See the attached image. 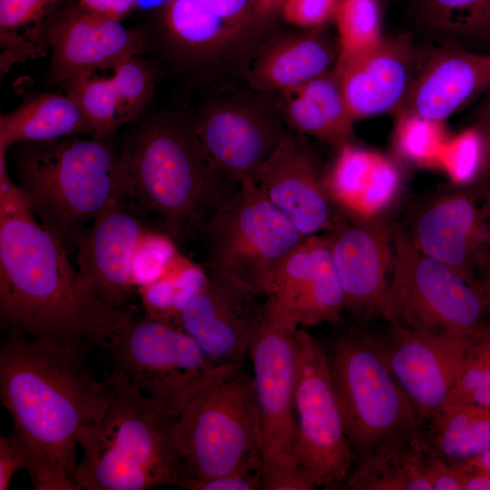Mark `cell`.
<instances>
[{"instance_id":"cell-28","label":"cell","mask_w":490,"mask_h":490,"mask_svg":"<svg viewBox=\"0 0 490 490\" xmlns=\"http://www.w3.org/2000/svg\"><path fill=\"white\" fill-rule=\"evenodd\" d=\"M71 136H93V132L77 102L64 92L31 94L16 109L0 116L2 151L20 142Z\"/></svg>"},{"instance_id":"cell-42","label":"cell","mask_w":490,"mask_h":490,"mask_svg":"<svg viewBox=\"0 0 490 490\" xmlns=\"http://www.w3.org/2000/svg\"><path fill=\"white\" fill-rule=\"evenodd\" d=\"M262 486L261 471H241L206 479H187L181 488L190 490H257Z\"/></svg>"},{"instance_id":"cell-14","label":"cell","mask_w":490,"mask_h":490,"mask_svg":"<svg viewBox=\"0 0 490 490\" xmlns=\"http://www.w3.org/2000/svg\"><path fill=\"white\" fill-rule=\"evenodd\" d=\"M190 114L210 162L236 183L249 179L294 132L272 93L250 88L206 96Z\"/></svg>"},{"instance_id":"cell-2","label":"cell","mask_w":490,"mask_h":490,"mask_svg":"<svg viewBox=\"0 0 490 490\" xmlns=\"http://www.w3.org/2000/svg\"><path fill=\"white\" fill-rule=\"evenodd\" d=\"M282 0H164L139 26L164 74L206 96L243 88L263 45L280 31Z\"/></svg>"},{"instance_id":"cell-33","label":"cell","mask_w":490,"mask_h":490,"mask_svg":"<svg viewBox=\"0 0 490 490\" xmlns=\"http://www.w3.org/2000/svg\"><path fill=\"white\" fill-rule=\"evenodd\" d=\"M332 19L342 64L370 49L383 37L378 0H337Z\"/></svg>"},{"instance_id":"cell-43","label":"cell","mask_w":490,"mask_h":490,"mask_svg":"<svg viewBox=\"0 0 490 490\" xmlns=\"http://www.w3.org/2000/svg\"><path fill=\"white\" fill-rule=\"evenodd\" d=\"M28 457L17 436L11 432L0 437V490H6L14 475L19 471H26Z\"/></svg>"},{"instance_id":"cell-15","label":"cell","mask_w":490,"mask_h":490,"mask_svg":"<svg viewBox=\"0 0 490 490\" xmlns=\"http://www.w3.org/2000/svg\"><path fill=\"white\" fill-rule=\"evenodd\" d=\"M203 266L206 283L181 312V328L213 367L240 368L261 327L265 303L249 286L208 262Z\"/></svg>"},{"instance_id":"cell-23","label":"cell","mask_w":490,"mask_h":490,"mask_svg":"<svg viewBox=\"0 0 490 490\" xmlns=\"http://www.w3.org/2000/svg\"><path fill=\"white\" fill-rule=\"evenodd\" d=\"M417 55L407 35L383 36L370 49L335 65L355 121L398 110L412 83Z\"/></svg>"},{"instance_id":"cell-17","label":"cell","mask_w":490,"mask_h":490,"mask_svg":"<svg viewBox=\"0 0 490 490\" xmlns=\"http://www.w3.org/2000/svg\"><path fill=\"white\" fill-rule=\"evenodd\" d=\"M51 58L45 82L61 88L68 82L97 70H113L123 60L146 54L140 29L93 13L77 0H63L48 24Z\"/></svg>"},{"instance_id":"cell-37","label":"cell","mask_w":490,"mask_h":490,"mask_svg":"<svg viewBox=\"0 0 490 490\" xmlns=\"http://www.w3.org/2000/svg\"><path fill=\"white\" fill-rule=\"evenodd\" d=\"M439 168L460 188H471L482 172H490V153L479 133L472 127L446 142L439 158Z\"/></svg>"},{"instance_id":"cell-39","label":"cell","mask_w":490,"mask_h":490,"mask_svg":"<svg viewBox=\"0 0 490 490\" xmlns=\"http://www.w3.org/2000/svg\"><path fill=\"white\" fill-rule=\"evenodd\" d=\"M178 256L169 234L145 230L142 235L132 260V279L134 286L148 285L164 276Z\"/></svg>"},{"instance_id":"cell-3","label":"cell","mask_w":490,"mask_h":490,"mask_svg":"<svg viewBox=\"0 0 490 490\" xmlns=\"http://www.w3.org/2000/svg\"><path fill=\"white\" fill-rule=\"evenodd\" d=\"M68 250L35 220L0 222V321L5 333L56 344H99L107 308L80 283Z\"/></svg>"},{"instance_id":"cell-21","label":"cell","mask_w":490,"mask_h":490,"mask_svg":"<svg viewBox=\"0 0 490 490\" xmlns=\"http://www.w3.org/2000/svg\"><path fill=\"white\" fill-rule=\"evenodd\" d=\"M249 180L304 237L328 231L343 214L325 186L313 151L302 134L295 132L251 173Z\"/></svg>"},{"instance_id":"cell-46","label":"cell","mask_w":490,"mask_h":490,"mask_svg":"<svg viewBox=\"0 0 490 490\" xmlns=\"http://www.w3.org/2000/svg\"><path fill=\"white\" fill-rule=\"evenodd\" d=\"M475 282L485 300L490 315V251L484 257L477 268ZM488 330L490 332V318Z\"/></svg>"},{"instance_id":"cell-27","label":"cell","mask_w":490,"mask_h":490,"mask_svg":"<svg viewBox=\"0 0 490 490\" xmlns=\"http://www.w3.org/2000/svg\"><path fill=\"white\" fill-rule=\"evenodd\" d=\"M273 94L291 130L337 149L351 143L356 122L333 70Z\"/></svg>"},{"instance_id":"cell-4","label":"cell","mask_w":490,"mask_h":490,"mask_svg":"<svg viewBox=\"0 0 490 490\" xmlns=\"http://www.w3.org/2000/svg\"><path fill=\"white\" fill-rule=\"evenodd\" d=\"M121 147L131 199L175 239L202 232L238 187L205 154L190 112L149 108Z\"/></svg>"},{"instance_id":"cell-19","label":"cell","mask_w":490,"mask_h":490,"mask_svg":"<svg viewBox=\"0 0 490 490\" xmlns=\"http://www.w3.org/2000/svg\"><path fill=\"white\" fill-rule=\"evenodd\" d=\"M324 233L342 286L345 310L358 324L378 316L393 269V227L381 217L364 219L343 212Z\"/></svg>"},{"instance_id":"cell-48","label":"cell","mask_w":490,"mask_h":490,"mask_svg":"<svg viewBox=\"0 0 490 490\" xmlns=\"http://www.w3.org/2000/svg\"><path fill=\"white\" fill-rule=\"evenodd\" d=\"M451 464L465 473L490 475V450L467 460Z\"/></svg>"},{"instance_id":"cell-12","label":"cell","mask_w":490,"mask_h":490,"mask_svg":"<svg viewBox=\"0 0 490 490\" xmlns=\"http://www.w3.org/2000/svg\"><path fill=\"white\" fill-rule=\"evenodd\" d=\"M299 328L266 299L264 318L249 355L259 414L263 490L292 489L307 480L294 465L295 335Z\"/></svg>"},{"instance_id":"cell-30","label":"cell","mask_w":490,"mask_h":490,"mask_svg":"<svg viewBox=\"0 0 490 490\" xmlns=\"http://www.w3.org/2000/svg\"><path fill=\"white\" fill-rule=\"evenodd\" d=\"M429 452L458 463L490 450V407L447 404L421 429Z\"/></svg>"},{"instance_id":"cell-1","label":"cell","mask_w":490,"mask_h":490,"mask_svg":"<svg viewBox=\"0 0 490 490\" xmlns=\"http://www.w3.org/2000/svg\"><path fill=\"white\" fill-rule=\"evenodd\" d=\"M85 343L56 344L6 333L0 397L24 446L36 490H79L76 448L83 427L105 413L106 382L85 365Z\"/></svg>"},{"instance_id":"cell-47","label":"cell","mask_w":490,"mask_h":490,"mask_svg":"<svg viewBox=\"0 0 490 490\" xmlns=\"http://www.w3.org/2000/svg\"><path fill=\"white\" fill-rule=\"evenodd\" d=\"M473 127L483 137L490 153V91L486 93V97L479 108Z\"/></svg>"},{"instance_id":"cell-29","label":"cell","mask_w":490,"mask_h":490,"mask_svg":"<svg viewBox=\"0 0 490 490\" xmlns=\"http://www.w3.org/2000/svg\"><path fill=\"white\" fill-rule=\"evenodd\" d=\"M430 452L421 436L378 446L358 457L342 489L432 490Z\"/></svg>"},{"instance_id":"cell-35","label":"cell","mask_w":490,"mask_h":490,"mask_svg":"<svg viewBox=\"0 0 490 490\" xmlns=\"http://www.w3.org/2000/svg\"><path fill=\"white\" fill-rule=\"evenodd\" d=\"M164 73L151 57H129L113 69L111 79L123 123L135 122L149 108Z\"/></svg>"},{"instance_id":"cell-31","label":"cell","mask_w":490,"mask_h":490,"mask_svg":"<svg viewBox=\"0 0 490 490\" xmlns=\"http://www.w3.org/2000/svg\"><path fill=\"white\" fill-rule=\"evenodd\" d=\"M63 0H0V74L49 51L50 18Z\"/></svg>"},{"instance_id":"cell-36","label":"cell","mask_w":490,"mask_h":490,"mask_svg":"<svg viewBox=\"0 0 490 490\" xmlns=\"http://www.w3.org/2000/svg\"><path fill=\"white\" fill-rule=\"evenodd\" d=\"M448 138L443 122L401 113L394 132V145L397 154L407 162L439 168L440 154Z\"/></svg>"},{"instance_id":"cell-8","label":"cell","mask_w":490,"mask_h":490,"mask_svg":"<svg viewBox=\"0 0 490 490\" xmlns=\"http://www.w3.org/2000/svg\"><path fill=\"white\" fill-rule=\"evenodd\" d=\"M393 269L378 316L436 334L477 337L489 331V311L476 282L423 254L400 225L393 227Z\"/></svg>"},{"instance_id":"cell-11","label":"cell","mask_w":490,"mask_h":490,"mask_svg":"<svg viewBox=\"0 0 490 490\" xmlns=\"http://www.w3.org/2000/svg\"><path fill=\"white\" fill-rule=\"evenodd\" d=\"M201 235L206 262L266 298L279 267L306 238L249 179L217 207Z\"/></svg>"},{"instance_id":"cell-38","label":"cell","mask_w":490,"mask_h":490,"mask_svg":"<svg viewBox=\"0 0 490 490\" xmlns=\"http://www.w3.org/2000/svg\"><path fill=\"white\" fill-rule=\"evenodd\" d=\"M447 404L490 407L489 331L475 337L467 346Z\"/></svg>"},{"instance_id":"cell-5","label":"cell","mask_w":490,"mask_h":490,"mask_svg":"<svg viewBox=\"0 0 490 490\" xmlns=\"http://www.w3.org/2000/svg\"><path fill=\"white\" fill-rule=\"evenodd\" d=\"M110 401L100 420L83 428L79 489L146 490L181 487L186 474L176 439L178 416L113 369Z\"/></svg>"},{"instance_id":"cell-10","label":"cell","mask_w":490,"mask_h":490,"mask_svg":"<svg viewBox=\"0 0 490 490\" xmlns=\"http://www.w3.org/2000/svg\"><path fill=\"white\" fill-rule=\"evenodd\" d=\"M114 369L147 397L179 416L209 383L232 369L213 367L194 338L179 327L118 309L103 344Z\"/></svg>"},{"instance_id":"cell-40","label":"cell","mask_w":490,"mask_h":490,"mask_svg":"<svg viewBox=\"0 0 490 490\" xmlns=\"http://www.w3.org/2000/svg\"><path fill=\"white\" fill-rule=\"evenodd\" d=\"M337 0H282L283 22L302 30L325 26L333 17Z\"/></svg>"},{"instance_id":"cell-34","label":"cell","mask_w":490,"mask_h":490,"mask_svg":"<svg viewBox=\"0 0 490 490\" xmlns=\"http://www.w3.org/2000/svg\"><path fill=\"white\" fill-rule=\"evenodd\" d=\"M62 89L81 107L92 129L93 137H113L124 124L111 76H82L68 82Z\"/></svg>"},{"instance_id":"cell-24","label":"cell","mask_w":490,"mask_h":490,"mask_svg":"<svg viewBox=\"0 0 490 490\" xmlns=\"http://www.w3.org/2000/svg\"><path fill=\"white\" fill-rule=\"evenodd\" d=\"M490 91V54L460 48L436 50L417 63L400 113L444 122L476 96Z\"/></svg>"},{"instance_id":"cell-9","label":"cell","mask_w":490,"mask_h":490,"mask_svg":"<svg viewBox=\"0 0 490 490\" xmlns=\"http://www.w3.org/2000/svg\"><path fill=\"white\" fill-rule=\"evenodd\" d=\"M328 358L355 456L421 433L416 408L375 349L368 330L354 328L339 335Z\"/></svg>"},{"instance_id":"cell-6","label":"cell","mask_w":490,"mask_h":490,"mask_svg":"<svg viewBox=\"0 0 490 490\" xmlns=\"http://www.w3.org/2000/svg\"><path fill=\"white\" fill-rule=\"evenodd\" d=\"M19 186L41 225L67 250L111 200L130 198L126 166L112 137L71 136L12 146Z\"/></svg>"},{"instance_id":"cell-26","label":"cell","mask_w":490,"mask_h":490,"mask_svg":"<svg viewBox=\"0 0 490 490\" xmlns=\"http://www.w3.org/2000/svg\"><path fill=\"white\" fill-rule=\"evenodd\" d=\"M323 179L341 211L364 219L380 218L401 187L399 171L391 160L352 143L338 149Z\"/></svg>"},{"instance_id":"cell-49","label":"cell","mask_w":490,"mask_h":490,"mask_svg":"<svg viewBox=\"0 0 490 490\" xmlns=\"http://www.w3.org/2000/svg\"><path fill=\"white\" fill-rule=\"evenodd\" d=\"M484 207L490 223V187L488 188L484 196Z\"/></svg>"},{"instance_id":"cell-18","label":"cell","mask_w":490,"mask_h":490,"mask_svg":"<svg viewBox=\"0 0 490 490\" xmlns=\"http://www.w3.org/2000/svg\"><path fill=\"white\" fill-rule=\"evenodd\" d=\"M487 188H460L431 199L419 208L407 231L419 251L471 283L490 251V223L484 202L479 204Z\"/></svg>"},{"instance_id":"cell-45","label":"cell","mask_w":490,"mask_h":490,"mask_svg":"<svg viewBox=\"0 0 490 490\" xmlns=\"http://www.w3.org/2000/svg\"><path fill=\"white\" fill-rule=\"evenodd\" d=\"M87 10L104 17L119 21L133 12L138 0H77Z\"/></svg>"},{"instance_id":"cell-41","label":"cell","mask_w":490,"mask_h":490,"mask_svg":"<svg viewBox=\"0 0 490 490\" xmlns=\"http://www.w3.org/2000/svg\"><path fill=\"white\" fill-rule=\"evenodd\" d=\"M6 152L0 150V222L11 220H35L26 195L9 176Z\"/></svg>"},{"instance_id":"cell-16","label":"cell","mask_w":490,"mask_h":490,"mask_svg":"<svg viewBox=\"0 0 490 490\" xmlns=\"http://www.w3.org/2000/svg\"><path fill=\"white\" fill-rule=\"evenodd\" d=\"M370 340L418 415L421 426L448 402L469 343L475 337L436 334L387 323Z\"/></svg>"},{"instance_id":"cell-13","label":"cell","mask_w":490,"mask_h":490,"mask_svg":"<svg viewBox=\"0 0 490 490\" xmlns=\"http://www.w3.org/2000/svg\"><path fill=\"white\" fill-rule=\"evenodd\" d=\"M295 352L294 465L314 489L339 488L356 456L338 406L328 353L300 328L295 335Z\"/></svg>"},{"instance_id":"cell-44","label":"cell","mask_w":490,"mask_h":490,"mask_svg":"<svg viewBox=\"0 0 490 490\" xmlns=\"http://www.w3.org/2000/svg\"><path fill=\"white\" fill-rule=\"evenodd\" d=\"M427 474L432 490H464L463 472L456 465L431 453Z\"/></svg>"},{"instance_id":"cell-20","label":"cell","mask_w":490,"mask_h":490,"mask_svg":"<svg viewBox=\"0 0 490 490\" xmlns=\"http://www.w3.org/2000/svg\"><path fill=\"white\" fill-rule=\"evenodd\" d=\"M126 199L115 198L107 202L76 246L81 285L115 309H125L133 295V256L142 235L148 230Z\"/></svg>"},{"instance_id":"cell-32","label":"cell","mask_w":490,"mask_h":490,"mask_svg":"<svg viewBox=\"0 0 490 490\" xmlns=\"http://www.w3.org/2000/svg\"><path fill=\"white\" fill-rule=\"evenodd\" d=\"M415 24L435 37L490 40V0H408Z\"/></svg>"},{"instance_id":"cell-25","label":"cell","mask_w":490,"mask_h":490,"mask_svg":"<svg viewBox=\"0 0 490 490\" xmlns=\"http://www.w3.org/2000/svg\"><path fill=\"white\" fill-rule=\"evenodd\" d=\"M338 57V41L324 26L300 32L280 30L254 58L246 85L259 93H275L332 71Z\"/></svg>"},{"instance_id":"cell-7","label":"cell","mask_w":490,"mask_h":490,"mask_svg":"<svg viewBox=\"0 0 490 490\" xmlns=\"http://www.w3.org/2000/svg\"><path fill=\"white\" fill-rule=\"evenodd\" d=\"M176 439L185 481L262 472L254 380L244 366L218 377L192 398L178 416Z\"/></svg>"},{"instance_id":"cell-22","label":"cell","mask_w":490,"mask_h":490,"mask_svg":"<svg viewBox=\"0 0 490 490\" xmlns=\"http://www.w3.org/2000/svg\"><path fill=\"white\" fill-rule=\"evenodd\" d=\"M266 299L299 327L341 320L344 293L325 233L306 237L286 257Z\"/></svg>"}]
</instances>
